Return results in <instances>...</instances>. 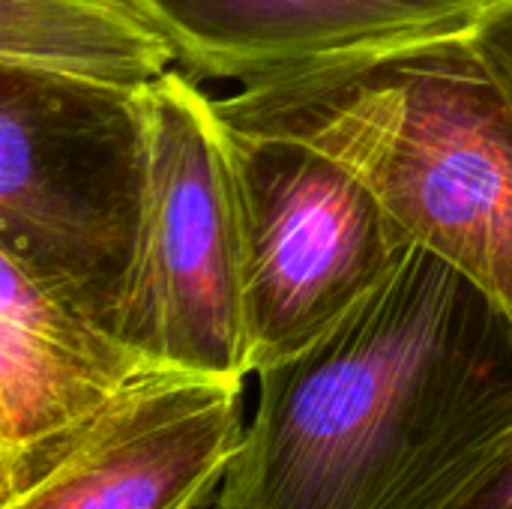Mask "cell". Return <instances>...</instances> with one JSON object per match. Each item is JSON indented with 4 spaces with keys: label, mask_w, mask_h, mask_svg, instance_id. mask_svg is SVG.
<instances>
[{
    "label": "cell",
    "mask_w": 512,
    "mask_h": 509,
    "mask_svg": "<svg viewBox=\"0 0 512 509\" xmlns=\"http://www.w3.org/2000/svg\"><path fill=\"white\" fill-rule=\"evenodd\" d=\"M462 39L512 108V0L489 3Z\"/></svg>",
    "instance_id": "10"
},
{
    "label": "cell",
    "mask_w": 512,
    "mask_h": 509,
    "mask_svg": "<svg viewBox=\"0 0 512 509\" xmlns=\"http://www.w3.org/2000/svg\"><path fill=\"white\" fill-rule=\"evenodd\" d=\"M246 438L243 381L162 369L123 393L27 495L0 509H201Z\"/></svg>",
    "instance_id": "7"
},
{
    "label": "cell",
    "mask_w": 512,
    "mask_h": 509,
    "mask_svg": "<svg viewBox=\"0 0 512 509\" xmlns=\"http://www.w3.org/2000/svg\"><path fill=\"white\" fill-rule=\"evenodd\" d=\"M162 372L0 255V504L36 489L135 384Z\"/></svg>",
    "instance_id": "8"
},
{
    "label": "cell",
    "mask_w": 512,
    "mask_h": 509,
    "mask_svg": "<svg viewBox=\"0 0 512 509\" xmlns=\"http://www.w3.org/2000/svg\"><path fill=\"white\" fill-rule=\"evenodd\" d=\"M138 96L147 183L114 333L162 369L246 381L243 225L225 120L186 72Z\"/></svg>",
    "instance_id": "4"
},
{
    "label": "cell",
    "mask_w": 512,
    "mask_h": 509,
    "mask_svg": "<svg viewBox=\"0 0 512 509\" xmlns=\"http://www.w3.org/2000/svg\"><path fill=\"white\" fill-rule=\"evenodd\" d=\"M156 30L192 81L276 87L459 39L495 0H114Z\"/></svg>",
    "instance_id": "6"
},
{
    "label": "cell",
    "mask_w": 512,
    "mask_h": 509,
    "mask_svg": "<svg viewBox=\"0 0 512 509\" xmlns=\"http://www.w3.org/2000/svg\"><path fill=\"white\" fill-rule=\"evenodd\" d=\"M174 51L114 0H0V66L144 90Z\"/></svg>",
    "instance_id": "9"
},
{
    "label": "cell",
    "mask_w": 512,
    "mask_h": 509,
    "mask_svg": "<svg viewBox=\"0 0 512 509\" xmlns=\"http://www.w3.org/2000/svg\"><path fill=\"white\" fill-rule=\"evenodd\" d=\"M225 129L243 225L246 363L258 375L342 321L411 243L378 195L321 147Z\"/></svg>",
    "instance_id": "5"
},
{
    "label": "cell",
    "mask_w": 512,
    "mask_h": 509,
    "mask_svg": "<svg viewBox=\"0 0 512 509\" xmlns=\"http://www.w3.org/2000/svg\"><path fill=\"white\" fill-rule=\"evenodd\" d=\"M216 111L339 159L408 243L444 258L512 321V108L462 36L240 90Z\"/></svg>",
    "instance_id": "2"
},
{
    "label": "cell",
    "mask_w": 512,
    "mask_h": 509,
    "mask_svg": "<svg viewBox=\"0 0 512 509\" xmlns=\"http://www.w3.org/2000/svg\"><path fill=\"white\" fill-rule=\"evenodd\" d=\"M258 381L216 509H441L512 432V321L411 243Z\"/></svg>",
    "instance_id": "1"
},
{
    "label": "cell",
    "mask_w": 512,
    "mask_h": 509,
    "mask_svg": "<svg viewBox=\"0 0 512 509\" xmlns=\"http://www.w3.org/2000/svg\"><path fill=\"white\" fill-rule=\"evenodd\" d=\"M138 93L0 66V255L111 333L147 183Z\"/></svg>",
    "instance_id": "3"
},
{
    "label": "cell",
    "mask_w": 512,
    "mask_h": 509,
    "mask_svg": "<svg viewBox=\"0 0 512 509\" xmlns=\"http://www.w3.org/2000/svg\"><path fill=\"white\" fill-rule=\"evenodd\" d=\"M441 509H512V432Z\"/></svg>",
    "instance_id": "11"
}]
</instances>
